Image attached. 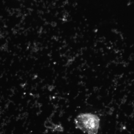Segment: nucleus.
<instances>
[{"label":"nucleus","instance_id":"f257e3e1","mask_svg":"<svg viewBox=\"0 0 134 134\" xmlns=\"http://www.w3.org/2000/svg\"><path fill=\"white\" fill-rule=\"evenodd\" d=\"M100 120L99 117L91 113H81L75 119V126L87 134H97Z\"/></svg>","mask_w":134,"mask_h":134}]
</instances>
